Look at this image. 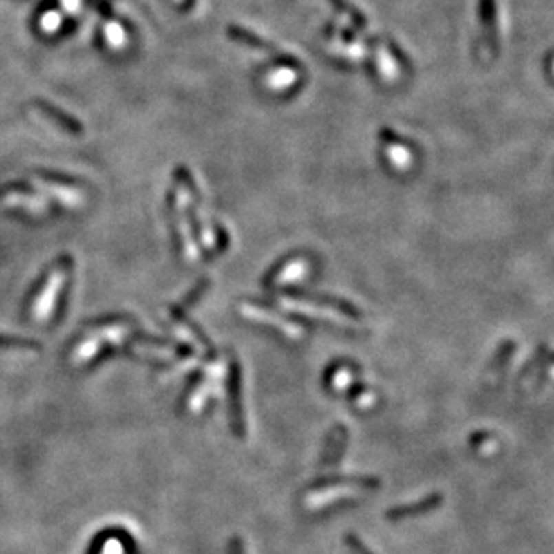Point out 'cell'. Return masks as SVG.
Listing matches in <instances>:
<instances>
[{"label":"cell","mask_w":554,"mask_h":554,"mask_svg":"<svg viewBox=\"0 0 554 554\" xmlns=\"http://www.w3.org/2000/svg\"><path fill=\"white\" fill-rule=\"evenodd\" d=\"M242 312L245 313V315L251 317V319H261L263 322L274 324V326L279 328V330L284 331V333H286L288 337H299L301 333H303L301 328L295 326V324H292V322H286L284 319H281L279 315H274V313L268 312V310H265V308L252 306V304H243Z\"/></svg>","instance_id":"cell-3"},{"label":"cell","mask_w":554,"mask_h":554,"mask_svg":"<svg viewBox=\"0 0 554 554\" xmlns=\"http://www.w3.org/2000/svg\"><path fill=\"white\" fill-rule=\"evenodd\" d=\"M344 542H345V545H348V547H350V549L353 551V554H374L373 551L369 549L367 545H365L362 540H360L359 536L354 535V533H345Z\"/></svg>","instance_id":"cell-8"},{"label":"cell","mask_w":554,"mask_h":554,"mask_svg":"<svg viewBox=\"0 0 554 554\" xmlns=\"http://www.w3.org/2000/svg\"><path fill=\"white\" fill-rule=\"evenodd\" d=\"M362 486V488L374 489L380 486V480L376 477H326V479L317 480L312 489L322 488H335V486Z\"/></svg>","instance_id":"cell-5"},{"label":"cell","mask_w":554,"mask_h":554,"mask_svg":"<svg viewBox=\"0 0 554 554\" xmlns=\"http://www.w3.org/2000/svg\"><path fill=\"white\" fill-rule=\"evenodd\" d=\"M513 351H515V342H513V340L502 342V345L498 348L497 354H495V359L491 360V373L493 374L502 373L504 369L508 367L509 360H511L513 356Z\"/></svg>","instance_id":"cell-7"},{"label":"cell","mask_w":554,"mask_h":554,"mask_svg":"<svg viewBox=\"0 0 554 554\" xmlns=\"http://www.w3.org/2000/svg\"><path fill=\"white\" fill-rule=\"evenodd\" d=\"M443 502V495L441 493H432L429 497L421 498V500H416V502L410 504H401V506H394L387 511V518L389 520H401V518L407 517H416V515H421V513L432 511Z\"/></svg>","instance_id":"cell-2"},{"label":"cell","mask_w":554,"mask_h":554,"mask_svg":"<svg viewBox=\"0 0 554 554\" xmlns=\"http://www.w3.org/2000/svg\"><path fill=\"white\" fill-rule=\"evenodd\" d=\"M233 380H231V425L236 432L237 438H245V423H243L242 405H239V380H237V371L234 367Z\"/></svg>","instance_id":"cell-4"},{"label":"cell","mask_w":554,"mask_h":554,"mask_svg":"<svg viewBox=\"0 0 554 554\" xmlns=\"http://www.w3.org/2000/svg\"><path fill=\"white\" fill-rule=\"evenodd\" d=\"M348 429L342 427V425H337L335 429L331 430L330 439H328L326 450H324V456L321 459V470H331V468H337L339 461L344 456V448H345V441H348Z\"/></svg>","instance_id":"cell-1"},{"label":"cell","mask_w":554,"mask_h":554,"mask_svg":"<svg viewBox=\"0 0 554 554\" xmlns=\"http://www.w3.org/2000/svg\"><path fill=\"white\" fill-rule=\"evenodd\" d=\"M308 268H310V263L303 257H297V259L288 261L286 265L281 268L274 277L275 284H288V283H295V281H301L306 277Z\"/></svg>","instance_id":"cell-6"},{"label":"cell","mask_w":554,"mask_h":554,"mask_svg":"<svg viewBox=\"0 0 554 554\" xmlns=\"http://www.w3.org/2000/svg\"><path fill=\"white\" fill-rule=\"evenodd\" d=\"M227 554H245V542L242 536H233L228 542Z\"/></svg>","instance_id":"cell-9"}]
</instances>
